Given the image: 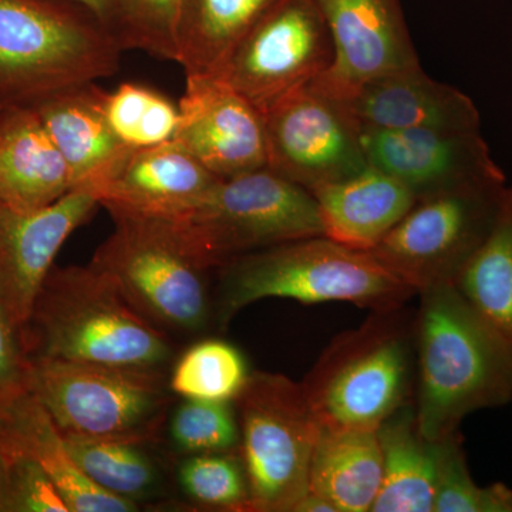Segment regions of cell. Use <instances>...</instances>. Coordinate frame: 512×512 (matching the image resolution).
Instances as JSON below:
<instances>
[{"mask_svg":"<svg viewBox=\"0 0 512 512\" xmlns=\"http://www.w3.org/2000/svg\"><path fill=\"white\" fill-rule=\"evenodd\" d=\"M417 295L414 409L436 441L468 414L511 402L512 350L451 282Z\"/></svg>","mask_w":512,"mask_h":512,"instance_id":"1","label":"cell"},{"mask_svg":"<svg viewBox=\"0 0 512 512\" xmlns=\"http://www.w3.org/2000/svg\"><path fill=\"white\" fill-rule=\"evenodd\" d=\"M26 357L170 372L177 343L93 264L53 266L22 330Z\"/></svg>","mask_w":512,"mask_h":512,"instance_id":"2","label":"cell"},{"mask_svg":"<svg viewBox=\"0 0 512 512\" xmlns=\"http://www.w3.org/2000/svg\"><path fill=\"white\" fill-rule=\"evenodd\" d=\"M218 271L215 323L225 329L242 309L268 298L306 303L349 302L370 311L406 305L412 286L369 252L326 237L299 239L237 256Z\"/></svg>","mask_w":512,"mask_h":512,"instance_id":"3","label":"cell"},{"mask_svg":"<svg viewBox=\"0 0 512 512\" xmlns=\"http://www.w3.org/2000/svg\"><path fill=\"white\" fill-rule=\"evenodd\" d=\"M416 313L370 311L323 350L302 382L323 427L376 431L416 396Z\"/></svg>","mask_w":512,"mask_h":512,"instance_id":"4","label":"cell"},{"mask_svg":"<svg viewBox=\"0 0 512 512\" xmlns=\"http://www.w3.org/2000/svg\"><path fill=\"white\" fill-rule=\"evenodd\" d=\"M121 52L93 13L56 0H0V109L113 76Z\"/></svg>","mask_w":512,"mask_h":512,"instance_id":"5","label":"cell"},{"mask_svg":"<svg viewBox=\"0 0 512 512\" xmlns=\"http://www.w3.org/2000/svg\"><path fill=\"white\" fill-rule=\"evenodd\" d=\"M114 229L90 264L110 275L151 323L177 338H198L215 323L211 268L173 218L110 211Z\"/></svg>","mask_w":512,"mask_h":512,"instance_id":"6","label":"cell"},{"mask_svg":"<svg viewBox=\"0 0 512 512\" xmlns=\"http://www.w3.org/2000/svg\"><path fill=\"white\" fill-rule=\"evenodd\" d=\"M23 382L63 434L161 443L174 394L168 372L26 357Z\"/></svg>","mask_w":512,"mask_h":512,"instance_id":"7","label":"cell"},{"mask_svg":"<svg viewBox=\"0 0 512 512\" xmlns=\"http://www.w3.org/2000/svg\"><path fill=\"white\" fill-rule=\"evenodd\" d=\"M234 407L251 512H295L309 493L313 451L323 429L302 382L251 372Z\"/></svg>","mask_w":512,"mask_h":512,"instance_id":"8","label":"cell"},{"mask_svg":"<svg viewBox=\"0 0 512 512\" xmlns=\"http://www.w3.org/2000/svg\"><path fill=\"white\" fill-rule=\"evenodd\" d=\"M173 220L212 271L249 252L325 237L312 192L269 167L224 178L197 208Z\"/></svg>","mask_w":512,"mask_h":512,"instance_id":"9","label":"cell"},{"mask_svg":"<svg viewBox=\"0 0 512 512\" xmlns=\"http://www.w3.org/2000/svg\"><path fill=\"white\" fill-rule=\"evenodd\" d=\"M505 188L488 181L423 195L369 254L417 293L454 284L490 234Z\"/></svg>","mask_w":512,"mask_h":512,"instance_id":"10","label":"cell"},{"mask_svg":"<svg viewBox=\"0 0 512 512\" xmlns=\"http://www.w3.org/2000/svg\"><path fill=\"white\" fill-rule=\"evenodd\" d=\"M268 167L308 191L365 170L359 124L342 101L315 84L284 94L262 113Z\"/></svg>","mask_w":512,"mask_h":512,"instance_id":"11","label":"cell"},{"mask_svg":"<svg viewBox=\"0 0 512 512\" xmlns=\"http://www.w3.org/2000/svg\"><path fill=\"white\" fill-rule=\"evenodd\" d=\"M333 42L313 0H279L242 39L221 76L264 113L328 72Z\"/></svg>","mask_w":512,"mask_h":512,"instance_id":"12","label":"cell"},{"mask_svg":"<svg viewBox=\"0 0 512 512\" xmlns=\"http://www.w3.org/2000/svg\"><path fill=\"white\" fill-rule=\"evenodd\" d=\"M328 26L333 60L313 80L318 89L345 99L360 84L420 67L400 0H313Z\"/></svg>","mask_w":512,"mask_h":512,"instance_id":"13","label":"cell"},{"mask_svg":"<svg viewBox=\"0 0 512 512\" xmlns=\"http://www.w3.org/2000/svg\"><path fill=\"white\" fill-rule=\"evenodd\" d=\"M174 141L217 177L268 167L264 116L217 76H185Z\"/></svg>","mask_w":512,"mask_h":512,"instance_id":"14","label":"cell"},{"mask_svg":"<svg viewBox=\"0 0 512 512\" xmlns=\"http://www.w3.org/2000/svg\"><path fill=\"white\" fill-rule=\"evenodd\" d=\"M360 141L367 163L392 175L417 198L463 185L505 181L480 130L360 127Z\"/></svg>","mask_w":512,"mask_h":512,"instance_id":"15","label":"cell"},{"mask_svg":"<svg viewBox=\"0 0 512 512\" xmlns=\"http://www.w3.org/2000/svg\"><path fill=\"white\" fill-rule=\"evenodd\" d=\"M97 207L96 195L86 188H74L36 211H19L0 202V298L20 330L60 248Z\"/></svg>","mask_w":512,"mask_h":512,"instance_id":"16","label":"cell"},{"mask_svg":"<svg viewBox=\"0 0 512 512\" xmlns=\"http://www.w3.org/2000/svg\"><path fill=\"white\" fill-rule=\"evenodd\" d=\"M221 180L171 141L131 151L90 191L109 212L180 218L197 208Z\"/></svg>","mask_w":512,"mask_h":512,"instance_id":"17","label":"cell"},{"mask_svg":"<svg viewBox=\"0 0 512 512\" xmlns=\"http://www.w3.org/2000/svg\"><path fill=\"white\" fill-rule=\"evenodd\" d=\"M339 101L359 127L461 131L481 127L474 101L456 87L431 79L421 66L376 77Z\"/></svg>","mask_w":512,"mask_h":512,"instance_id":"18","label":"cell"},{"mask_svg":"<svg viewBox=\"0 0 512 512\" xmlns=\"http://www.w3.org/2000/svg\"><path fill=\"white\" fill-rule=\"evenodd\" d=\"M0 447L5 456H22L39 464L59 488L70 512L140 511L86 477L73 460L63 431L25 382L0 403Z\"/></svg>","mask_w":512,"mask_h":512,"instance_id":"19","label":"cell"},{"mask_svg":"<svg viewBox=\"0 0 512 512\" xmlns=\"http://www.w3.org/2000/svg\"><path fill=\"white\" fill-rule=\"evenodd\" d=\"M72 190L69 165L35 107H2L0 202L15 210L36 211Z\"/></svg>","mask_w":512,"mask_h":512,"instance_id":"20","label":"cell"},{"mask_svg":"<svg viewBox=\"0 0 512 512\" xmlns=\"http://www.w3.org/2000/svg\"><path fill=\"white\" fill-rule=\"evenodd\" d=\"M312 194L325 237L363 252L376 248L419 200L406 185L370 164Z\"/></svg>","mask_w":512,"mask_h":512,"instance_id":"21","label":"cell"},{"mask_svg":"<svg viewBox=\"0 0 512 512\" xmlns=\"http://www.w3.org/2000/svg\"><path fill=\"white\" fill-rule=\"evenodd\" d=\"M101 94L96 84H84L32 106L69 165L73 190H93L133 151L107 123Z\"/></svg>","mask_w":512,"mask_h":512,"instance_id":"22","label":"cell"},{"mask_svg":"<svg viewBox=\"0 0 512 512\" xmlns=\"http://www.w3.org/2000/svg\"><path fill=\"white\" fill-rule=\"evenodd\" d=\"M73 460L97 487L138 508L170 503L171 454L161 443L64 434Z\"/></svg>","mask_w":512,"mask_h":512,"instance_id":"23","label":"cell"},{"mask_svg":"<svg viewBox=\"0 0 512 512\" xmlns=\"http://www.w3.org/2000/svg\"><path fill=\"white\" fill-rule=\"evenodd\" d=\"M376 433L383 474L372 512H434L437 446L421 434L414 403L390 416Z\"/></svg>","mask_w":512,"mask_h":512,"instance_id":"24","label":"cell"},{"mask_svg":"<svg viewBox=\"0 0 512 512\" xmlns=\"http://www.w3.org/2000/svg\"><path fill=\"white\" fill-rule=\"evenodd\" d=\"M382 448L376 431L326 429L313 451L309 491L336 512L372 511L382 485Z\"/></svg>","mask_w":512,"mask_h":512,"instance_id":"25","label":"cell"},{"mask_svg":"<svg viewBox=\"0 0 512 512\" xmlns=\"http://www.w3.org/2000/svg\"><path fill=\"white\" fill-rule=\"evenodd\" d=\"M279 0H184L178 64L185 76L220 77L249 30Z\"/></svg>","mask_w":512,"mask_h":512,"instance_id":"26","label":"cell"},{"mask_svg":"<svg viewBox=\"0 0 512 512\" xmlns=\"http://www.w3.org/2000/svg\"><path fill=\"white\" fill-rule=\"evenodd\" d=\"M454 285L512 350V187L505 188L490 234Z\"/></svg>","mask_w":512,"mask_h":512,"instance_id":"27","label":"cell"},{"mask_svg":"<svg viewBox=\"0 0 512 512\" xmlns=\"http://www.w3.org/2000/svg\"><path fill=\"white\" fill-rule=\"evenodd\" d=\"M249 375L247 360L238 348L222 339L202 338L177 356L168 384L180 399L234 403Z\"/></svg>","mask_w":512,"mask_h":512,"instance_id":"28","label":"cell"},{"mask_svg":"<svg viewBox=\"0 0 512 512\" xmlns=\"http://www.w3.org/2000/svg\"><path fill=\"white\" fill-rule=\"evenodd\" d=\"M107 123L130 150L171 143L180 124V107L163 93L138 83L120 84L101 94Z\"/></svg>","mask_w":512,"mask_h":512,"instance_id":"29","label":"cell"},{"mask_svg":"<svg viewBox=\"0 0 512 512\" xmlns=\"http://www.w3.org/2000/svg\"><path fill=\"white\" fill-rule=\"evenodd\" d=\"M175 460V484L188 503L202 510L251 512L247 471L239 450Z\"/></svg>","mask_w":512,"mask_h":512,"instance_id":"30","label":"cell"},{"mask_svg":"<svg viewBox=\"0 0 512 512\" xmlns=\"http://www.w3.org/2000/svg\"><path fill=\"white\" fill-rule=\"evenodd\" d=\"M164 431L174 458L238 451L241 443L234 403L181 399L170 409Z\"/></svg>","mask_w":512,"mask_h":512,"instance_id":"31","label":"cell"},{"mask_svg":"<svg viewBox=\"0 0 512 512\" xmlns=\"http://www.w3.org/2000/svg\"><path fill=\"white\" fill-rule=\"evenodd\" d=\"M184 0H113L110 32L121 49L178 62V22Z\"/></svg>","mask_w":512,"mask_h":512,"instance_id":"32","label":"cell"},{"mask_svg":"<svg viewBox=\"0 0 512 512\" xmlns=\"http://www.w3.org/2000/svg\"><path fill=\"white\" fill-rule=\"evenodd\" d=\"M434 512H512V490L503 483L481 487L468 470L460 433L436 440Z\"/></svg>","mask_w":512,"mask_h":512,"instance_id":"33","label":"cell"},{"mask_svg":"<svg viewBox=\"0 0 512 512\" xmlns=\"http://www.w3.org/2000/svg\"><path fill=\"white\" fill-rule=\"evenodd\" d=\"M5 461L0 512H70L59 488L39 464L22 456H5Z\"/></svg>","mask_w":512,"mask_h":512,"instance_id":"34","label":"cell"},{"mask_svg":"<svg viewBox=\"0 0 512 512\" xmlns=\"http://www.w3.org/2000/svg\"><path fill=\"white\" fill-rule=\"evenodd\" d=\"M25 365L22 330L0 298V403L23 383Z\"/></svg>","mask_w":512,"mask_h":512,"instance_id":"35","label":"cell"},{"mask_svg":"<svg viewBox=\"0 0 512 512\" xmlns=\"http://www.w3.org/2000/svg\"><path fill=\"white\" fill-rule=\"evenodd\" d=\"M67 2H72L74 5H79L82 6L83 9L89 10V12L93 13L110 32L113 0H67Z\"/></svg>","mask_w":512,"mask_h":512,"instance_id":"36","label":"cell"},{"mask_svg":"<svg viewBox=\"0 0 512 512\" xmlns=\"http://www.w3.org/2000/svg\"><path fill=\"white\" fill-rule=\"evenodd\" d=\"M295 512H336V510L326 498L309 491V493L302 498Z\"/></svg>","mask_w":512,"mask_h":512,"instance_id":"37","label":"cell"},{"mask_svg":"<svg viewBox=\"0 0 512 512\" xmlns=\"http://www.w3.org/2000/svg\"><path fill=\"white\" fill-rule=\"evenodd\" d=\"M6 461L3 456L2 447H0V503H2L3 488H5Z\"/></svg>","mask_w":512,"mask_h":512,"instance_id":"38","label":"cell"}]
</instances>
